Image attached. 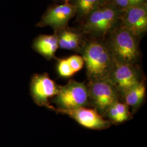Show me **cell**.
Returning a JSON list of instances; mask_svg holds the SVG:
<instances>
[{
    "mask_svg": "<svg viewBox=\"0 0 147 147\" xmlns=\"http://www.w3.org/2000/svg\"><path fill=\"white\" fill-rule=\"evenodd\" d=\"M67 59L74 74L81 70L84 66V61L81 56L72 55Z\"/></svg>",
    "mask_w": 147,
    "mask_h": 147,
    "instance_id": "17",
    "label": "cell"
},
{
    "mask_svg": "<svg viewBox=\"0 0 147 147\" xmlns=\"http://www.w3.org/2000/svg\"><path fill=\"white\" fill-rule=\"evenodd\" d=\"M32 47L47 60L55 58V53L59 47L57 36L55 33L52 35H40L34 40Z\"/></svg>",
    "mask_w": 147,
    "mask_h": 147,
    "instance_id": "12",
    "label": "cell"
},
{
    "mask_svg": "<svg viewBox=\"0 0 147 147\" xmlns=\"http://www.w3.org/2000/svg\"><path fill=\"white\" fill-rule=\"evenodd\" d=\"M121 12L109 2L89 14L82 22L80 31L84 35L103 39L121 24Z\"/></svg>",
    "mask_w": 147,
    "mask_h": 147,
    "instance_id": "2",
    "label": "cell"
},
{
    "mask_svg": "<svg viewBox=\"0 0 147 147\" xmlns=\"http://www.w3.org/2000/svg\"><path fill=\"white\" fill-rule=\"evenodd\" d=\"M57 113L69 116L81 126L92 130H104L109 128L111 122L105 120L94 109L86 107L69 110H54Z\"/></svg>",
    "mask_w": 147,
    "mask_h": 147,
    "instance_id": "10",
    "label": "cell"
},
{
    "mask_svg": "<svg viewBox=\"0 0 147 147\" xmlns=\"http://www.w3.org/2000/svg\"><path fill=\"white\" fill-rule=\"evenodd\" d=\"M59 86L46 73L34 74L30 82V94L36 104L50 110L51 105L49 98L55 97L58 93Z\"/></svg>",
    "mask_w": 147,
    "mask_h": 147,
    "instance_id": "7",
    "label": "cell"
},
{
    "mask_svg": "<svg viewBox=\"0 0 147 147\" xmlns=\"http://www.w3.org/2000/svg\"><path fill=\"white\" fill-rule=\"evenodd\" d=\"M81 53L88 81L109 79L115 61L105 40L92 38L87 40Z\"/></svg>",
    "mask_w": 147,
    "mask_h": 147,
    "instance_id": "1",
    "label": "cell"
},
{
    "mask_svg": "<svg viewBox=\"0 0 147 147\" xmlns=\"http://www.w3.org/2000/svg\"><path fill=\"white\" fill-rule=\"evenodd\" d=\"M55 33L57 36L59 47L81 53L87 40L84 34L80 30L67 27Z\"/></svg>",
    "mask_w": 147,
    "mask_h": 147,
    "instance_id": "11",
    "label": "cell"
},
{
    "mask_svg": "<svg viewBox=\"0 0 147 147\" xmlns=\"http://www.w3.org/2000/svg\"><path fill=\"white\" fill-rule=\"evenodd\" d=\"M76 15V9L71 3L52 5L47 8L36 26H50L55 32L68 27L69 21Z\"/></svg>",
    "mask_w": 147,
    "mask_h": 147,
    "instance_id": "9",
    "label": "cell"
},
{
    "mask_svg": "<svg viewBox=\"0 0 147 147\" xmlns=\"http://www.w3.org/2000/svg\"><path fill=\"white\" fill-rule=\"evenodd\" d=\"M119 119V123L127 121L130 117V113L128 106L125 103H121L119 101L114 104Z\"/></svg>",
    "mask_w": 147,
    "mask_h": 147,
    "instance_id": "16",
    "label": "cell"
},
{
    "mask_svg": "<svg viewBox=\"0 0 147 147\" xmlns=\"http://www.w3.org/2000/svg\"><path fill=\"white\" fill-rule=\"evenodd\" d=\"M58 108L51 106V110H69L89 106L87 86L70 80L64 86H59L58 93L52 100Z\"/></svg>",
    "mask_w": 147,
    "mask_h": 147,
    "instance_id": "4",
    "label": "cell"
},
{
    "mask_svg": "<svg viewBox=\"0 0 147 147\" xmlns=\"http://www.w3.org/2000/svg\"><path fill=\"white\" fill-rule=\"evenodd\" d=\"M145 2H147V0H135V5H140Z\"/></svg>",
    "mask_w": 147,
    "mask_h": 147,
    "instance_id": "19",
    "label": "cell"
},
{
    "mask_svg": "<svg viewBox=\"0 0 147 147\" xmlns=\"http://www.w3.org/2000/svg\"><path fill=\"white\" fill-rule=\"evenodd\" d=\"M109 2L120 9H124L130 5L129 0H109Z\"/></svg>",
    "mask_w": 147,
    "mask_h": 147,
    "instance_id": "18",
    "label": "cell"
},
{
    "mask_svg": "<svg viewBox=\"0 0 147 147\" xmlns=\"http://www.w3.org/2000/svg\"><path fill=\"white\" fill-rule=\"evenodd\" d=\"M76 9V15L81 21L92 12L109 3V0H72L70 2Z\"/></svg>",
    "mask_w": 147,
    "mask_h": 147,
    "instance_id": "13",
    "label": "cell"
},
{
    "mask_svg": "<svg viewBox=\"0 0 147 147\" xmlns=\"http://www.w3.org/2000/svg\"><path fill=\"white\" fill-rule=\"evenodd\" d=\"M56 70L58 75L64 78H69L74 74L67 58L58 59L56 65Z\"/></svg>",
    "mask_w": 147,
    "mask_h": 147,
    "instance_id": "15",
    "label": "cell"
},
{
    "mask_svg": "<svg viewBox=\"0 0 147 147\" xmlns=\"http://www.w3.org/2000/svg\"><path fill=\"white\" fill-rule=\"evenodd\" d=\"M57 1L63 2V3H69V2H70L72 0H57Z\"/></svg>",
    "mask_w": 147,
    "mask_h": 147,
    "instance_id": "20",
    "label": "cell"
},
{
    "mask_svg": "<svg viewBox=\"0 0 147 147\" xmlns=\"http://www.w3.org/2000/svg\"><path fill=\"white\" fill-rule=\"evenodd\" d=\"M87 86L89 93V104L101 116L105 117L110 107L120 98L116 87L109 79L88 81Z\"/></svg>",
    "mask_w": 147,
    "mask_h": 147,
    "instance_id": "5",
    "label": "cell"
},
{
    "mask_svg": "<svg viewBox=\"0 0 147 147\" xmlns=\"http://www.w3.org/2000/svg\"><path fill=\"white\" fill-rule=\"evenodd\" d=\"M141 70L137 64L115 62L109 80L115 85L120 97L142 81Z\"/></svg>",
    "mask_w": 147,
    "mask_h": 147,
    "instance_id": "6",
    "label": "cell"
},
{
    "mask_svg": "<svg viewBox=\"0 0 147 147\" xmlns=\"http://www.w3.org/2000/svg\"><path fill=\"white\" fill-rule=\"evenodd\" d=\"M146 88L144 81H142L124 94L122 96L124 103L128 107H131L133 111L136 112L142 105L146 96Z\"/></svg>",
    "mask_w": 147,
    "mask_h": 147,
    "instance_id": "14",
    "label": "cell"
},
{
    "mask_svg": "<svg viewBox=\"0 0 147 147\" xmlns=\"http://www.w3.org/2000/svg\"><path fill=\"white\" fill-rule=\"evenodd\" d=\"M121 25L140 39L147 31V2L123 9Z\"/></svg>",
    "mask_w": 147,
    "mask_h": 147,
    "instance_id": "8",
    "label": "cell"
},
{
    "mask_svg": "<svg viewBox=\"0 0 147 147\" xmlns=\"http://www.w3.org/2000/svg\"><path fill=\"white\" fill-rule=\"evenodd\" d=\"M107 37L105 41L115 62L137 64L141 56L139 39L121 24Z\"/></svg>",
    "mask_w": 147,
    "mask_h": 147,
    "instance_id": "3",
    "label": "cell"
}]
</instances>
